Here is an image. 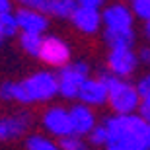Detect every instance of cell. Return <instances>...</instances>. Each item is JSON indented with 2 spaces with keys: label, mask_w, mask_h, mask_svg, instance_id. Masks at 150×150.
Masks as SVG:
<instances>
[{
  "label": "cell",
  "mask_w": 150,
  "mask_h": 150,
  "mask_svg": "<svg viewBox=\"0 0 150 150\" xmlns=\"http://www.w3.org/2000/svg\"><path fill=\"white\" fill-rule=\"evenodd\" d=\"M72 25L84 35H96L100 31L101 23V10H92V8H80L78 6L76 12L70 18Z\"/></svg>",
  "instance_id": "obj_13"
},
{
  "label": "cell",
  "mask_w": 150,
  "mask_h": 150,
  "mask_svg": "<svg viewBox=\"0 0 150 150\" xmlns=\"http://www.w3.org/2000/svg\"><path fill=\"white\" fill-rule=\"evenodd\" d=\"M139 59H140L142 62H146V64H150V47H144V49L140 51Z\"/></svg>",
  "instance_id": "obj_28"
},
{
  "label": "cell",
  "mask_w": 150,
  "mask_h": 150,
  "mask_svg": "<svg viewBox=\"0 0 150 150\" xmlns=\"http://www.w3.org/2000/svg\"><path fill=\"white\" fill-rule=\"evenodd\" d=\"M25 150H61V146L49 134L35 133L25 137Z\"/></svg>",
  "instance_id": "obj_17"
},
{
  "label": "cell",
  "mask_w": 150,
  "mask_h": 150,
  "mask_svg": "<svg viewBox=\"0 0 150 150\" xmlns=\"http://www.w3.org/2000/svg\"><path fill=\"white\" fill-rule=\"evenodd\" d=\"M107 131L105 150H150L146 142V123L134 115H111L103 121Z\"/></svg>",
  "instance_id": "obj_1"
},
{
  "label": "cell",
  "mask_w": 150,
  "mask_h": 150,
  "mask_svg": "<svg viewBox=\"0 0 150 150\" xmlns=\"http://www.w3.org/2000/svg\"><path fill=\"white\" fill-rule=\"evenodd\" d=\"M146 142H148V148H150V123H146Z\"/></svg>",
  "instance_id": "obj_29"
},
{
  "label": "cell",
  "mask_w": 150,
  "mask_h": 150,
  "mask_svg": "<svg viewBox=\"0 0 150 150\" xmlns=\"http://www.w3.org/2000/svg\"><path fill=\"white\" fill-rule=\"evenodd\" d=\"M76 8H78L76 0H47V16L53 18L70 20Z\"/></svg>",
  "instance_id": "obj_15"
},
{
  "label": "cell",
  "mask_w": 150,
  "mask_h": 150,
  "mask_svg": "<svg viewBox=\"0 0 150 150\" xmlns=\"http://www.w3.org/2000/svg\"><path fill=\"white\" fill-rule=\"evenodd\" d=\"M39 59L55 68H62L70 62V47L64 39L57 35H43V45L39 51Z\"/></svg>",
  "instance_id": "obj_6"
},
{
  "label": "cell",
  "mask_w": 150,
  "mask_h": 150,
  "mask_svg": "<svg viewBox=\"0 0 150 150\" xmlns=\"http://www.w3.org/2000/svg\"><path fill=\"white\" fill-rule=\"evenodd\" d=\"M18 33H20V28H18V22H16V14L14 12L0 14V37L6 41V39L14 37Z\"/></svg>",
  "instance_id": "obj_19"
},
{
  "label": "cell",
  "mask_w": 150,
  "mask_h": 150,
  "mask_svg": "<svg viewBox=\"0 0 150 150\" xmlns=\"http://www.w3.org/2000/svg\"><path fill=\"white\" fill-rule=\"evenodd\" d=\"M76 4L80 8H92V10H100L105 4V0H76Z\"/></svg>",
  "instance_id": "obj_26"
},
{
  "label": "cell",
  "mask_w": 150,
  "mask_h": 150,
  "mask_svg": "<svg viewBox=\"0 0 150 150\" xmlns=\"http://www.w3.org/2000/svg\"><path fill=\"white\" fill-rule=\"evenodd\" d=\"M139 117H140L144 123H150V96H146V98H142V100H140Z\"/></svg>",
  "instance_id": "obj_25"
},
{
  "label": "cell",
  "mask_w": 150,
  "mask_h": 150,
  "mask_svg": "<svg viewBox=\"0 0 150 150\" xmlns=\"http://www.w3.org/2000/svg\"><path fill=\"white\" fill-rule=\"evenodd\" d=\"M0 100H4V101H18V103H23V105H28V103H29L22 82H2V84H0Z\"/></svg>",
  "instance_id": "obj_16"
},
{
  "label": "cell",
  "mask_w": 150,
  "mask_h": 150,
  "mask_svg": "<svg viewBox=\"0 0 150 150\" xmlns=\"http://www.w3.org/2000/svg\"><path fill=\"white\" fill-rule=\"evenodd\" d=\"M59 96L64 100H78V90L90 78V67L84 61L68 62L67 67L59 68Z\"/></svg>",
  "instance_id": "obj_4"
},
{
  "label": "cell",
  "mask_w": 150,
  "mask_h": 150,
  "mask_svg": "<svg viewBox=\"0 0 150 150\" xmlns=\"http://www.w3.org/2000/svg\"><path fill=\"white\" fill-rule=\"evenodd\" d=\"M134 86H137V92H139V98H140V100H142V98H146V96H150V74H144V76L140 78Z\"/></svg>",
  "instance_id": "obj_24"
},
{
  "label": "cell",
  "mask_w": 150,
  "mask_h": 150,
  "mask_svg": "<svg viewBox=\"0 0 150 150\" xmlns=\"http://www.w3.org/2000/svg\"><path fill=\"white\" fill-rule=\"evenodd\" d=\"M68 115H70V127H72V134L74 137H88L94 127L98 125V119H96V113L92 111V107L84 105V103H74L70 109H68Z\"/></svg>",
  "instance_id": "obj_11"
},
{
  "label": "cell",
  "mask_w": 150,
  "mask_h": 150,
  "mask_svg": "<svg viewBox=\"0 0 150 150\" xmlns=\"http://www.w3.org/2000/svg\"><path fill=\"white\" fill-rule=\"evenodd\" d=\"M144 33H146V37L150 39V22H146V23H144Z\"/></svg>",
  "instance_id": "obj_30"
},
{
  "label": "cell",
  "mask_w": 150,
  "mask_h": 150,
  "mask_svg": "<svg viewBox=\"0 0 150 150\" xmlns=\"http://www.w3.org/2000/svg\"><path fill=\"white\" fill-rule=\"evenodd\" d=\"M86 144H92L94 148H105V144H107V131H105V127H103V123H98L94 127V131L86 137Z\"/></svg>",
  "instance_id": "obj_20"
},
{
  "label": "cell",
  "mask_w": 150,
  "mask_h": 150,
  "mask_svg": "<svg viewBox=\"0 0 150 150\" xmlns=\"http://www.w3.org/2000/svg\"><path fill=\"white\" fill-rule=\"evenodd\" d=\"M107 98H109V90L100 76H90L78 90V103H84L92 109L105 105Z\"/></svg>",
  "instance_id": "obj_10"
},
{
  "label": "cell",
  "mask_w": 150,
  "mask_h": 150,
  "mask_svg": "<svg viewBox=\"0 0 150 150\" xmlns=\"http://www.w3.org/2000/svg\"><path fill=\"white\" fill-rule=\"evenodd\" d=\"M22 4V8H28V10H37L47 14V0H16Z\"/></svg>",
  "instance_id": "obj_23"
},
{
  "label": "cell",
  "mask_w": 150,
  "mask_h": 150,
  "mask_svg": "<svg viewBox=\"0 0 150 150\" xmlns=\"http://www.w3.org/2000/svg\"><path fill=\"white\" fill-rule=\"evenodd\" d=\"M29 103H45L59 96V78L51 70H39L22 80Z\"/></svg>",
  "instance_id": "obj_3"
},
{
  "label": "cell",
  "mask_w": 150,
  "mask_h": 150,
  "mask_svg": "<svg viewBox=\"0 0 150 150\" xmlns=\"http://www.w3.org/2000/svg\"><path fill=\"white\" fill-rule=\"evenodd\" d=\"M86 150H92V148H90V146H88V148H86Z\"/></svg>",
  "instance_id": "obj_31"
},
{
  "label": "cell",
  "mask_w": 150,
  "mask_h": 150,
  "mask_svg": "<svg viewBox=\"0 0 150 150\" xmlns=\"http://www.w3.org/2000/svg\"><path fill=\"white\" fill-rule=\"evenodd\" d=\"M41 125H43L45 133L51 139H67L72 134V127H70V115L68 109L62 105H51L47 107L41 115Z\"/></svg>",
  "instance_id": "obj_5"
},
{
  "label": "cell",
  "mask_w": 150,
  "mask_h": 150,
  "mask_svg": "<svg viewBox=\"0 0 150 150\" xmlns=\"http://www.w3.org/2000/svg\"><path fill=\"white\" fill-rule=\"evenodd\" d=\"M41 45H43V35H39V33H20V47H22L28 55L39 57Z\"/></svg>",
  "instance_id": "obj_18"
},
{
  "label": "cell",
  "mask_w": 150,
  "mask_h": 150,
  "mask_svg": "<svg viewBox=\"0 0 150 150\" xmlns=\"http://www.w3.org/2000/svg\"><path fill=\"white\" fill-rule=\"evenodd\" d=\"M101 23L105 29H113V31H123V29H133L134 23V14L129 6L117 2V4H109L101 10Z\"/></svg>",
  "instance_id": "obj_9"
},
{
  "label": "cell",
  "mask_w": 150,
  "mask_h": 150,
  "mask_svg": "<svg viewBox=\"0 0 150 150\" xmlns=\"http://www.w3.org/2000/svg\"><path fill=\"white\" fill-rule=\"evenodd\" d=\"M12 12V0H0V14Z\"/></svg>",
  "instance_id": "obj_27"
},
{
  "label": "cell",
  "mask_w": 150,
  "mask_h": 150,
  "mask_svg": "<svg viewBox=\"0 0 150 150\" xmlns=\"http://www.w3.org/2000/svg\"><path fill=\"white\" fill-rule=\"evenodd\" d=\"M103 41L109 49H133L137 35L134 29H123V31H113V29H103Z\"/></svg>",
  "instance_id": "obj_14"
},
{
  "label": "cell",
  "mask_w": 150,
  "mask_h": 150,
  "mask_svg": "<svg viewBox=\"0 0 150 150\" xmlns=\"http://www.w3.org/2000/svg\"><path fill=\"white\" fill-rule=\"evenodd\" d=\"M33 123L31 111H20L14 115L0 117V142H8V140H16L29 131Z\"/></svg>",
  "instance_id": "obj_8"
},
{
  "label": "cell",
  "mask_w": 150,
  "mask_h": 150,
  "mask_svg": "<svg viewBox=\"0 0 150 150\" xmlns=\"http://www.w3.org/2000/svg\"><path fill=\"white\" fill-rule=\"evenodd\" d=\"M139 55L133 49H113L107 55V70L115 78H125L133 76L134 70L139 68Z\"/></svg>",
  "instance_id": "obj_7"
},
{
  "label": "cell",
  "mask_w": 150,
  "mask_h": 150,
  "mask_svg": "<svg viewBox=\"0 0 150 150\" xmlns=\"http://www.w3.org/2000/svg\"><path fill=\"white\" fill-rule=\"evenodd\" d=\"M16 22L20 28V33H39L43 35L49 28V18L43 12L20 8L16 12Z\"/></svg>",
  "instance_id": "obj_12"
},
{
  "label": "cell",
  "mask_w": 150,
  "mask_h": 150,
  "mask_svg": "<svg viewBox=\"0 0 150 150\" xmlns=\"http://www.w3.org/2000/svg\"><path fill=\"white\" fill-rule=\"evenodd\" d=\"M100 78L105 82L107 90H109L107 103L111 107L113 115H134L139 111L140 98L134 84L121 80V78H115L109 72H101Z\"/></svg>",
  "instance_id": "obj_2"
},
{
  "label": "cell",
  "mask_w": 150,
  "mask_h": 150,
  "mask_svg": "<svg viewBox=\"0 0 150 150\" xmlns=\"http://www.w3.org/2000/svg\"><path fill=\"white\" fill-rule=\"evenodd\" d=\"M131 10H133L134 18L144 20V23L150 22V0H133L131 2Z\"/></svg>",
  "instance_id": "obj_21"
},
{
  "label": "cell",
  "mask_w": 150,
  "mask_h": 150,
  "mask_svg": "<svg viewBox=\"0 0 150 150\" xmlns=\"http://www.w3.org/2000/svg\"><path fill=\"white\" fill-rule=\"evenodd\" d=\"M59 146H61V150H86L88 148L86 140H82L80 137H74V134H70L67 139H61Z\"/></svg>",
  "instance_id": "obj_22"
},
{
  "label": "cell",
  "mask_w": 150,
  "mask_h": 150,
  "mask_svg": "<svg viewBox=\"0 0 150 150\" xmlns=\"http://www.w3.org/2000/svg\"><path fill=\"white\" fill-rule=\"evenodd\" d=\"M129 2H133V0H129Z\"/></svg>",
  "instance_id": "obj_32"
}]
</instances>
